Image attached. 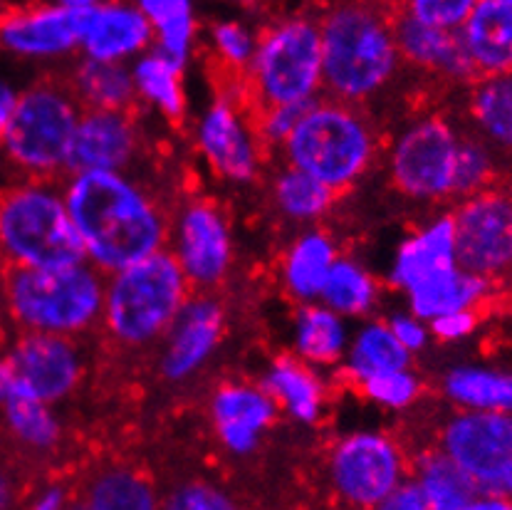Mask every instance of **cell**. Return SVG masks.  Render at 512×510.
<instances>
[{
	"label": "cell",
	"instance_id": "24",
	"mask_svg": "<svg viewBox=\"0 0 512 510\" xmlns=\"http://www.w3.org/2000/svg\"><path fill=\"white\" fill-rule=\"evenodd\" d=\"M443 392L463 411L512 414V372L463 364L453 367L443 379Z\"/></svg>",
	"mask_w": 512,
	"mask_h": 510
},
{
	"label": "cell",
	"instance_id": "44",
	"mask_svg": "<svg viewBox=\"0 0 512 510\" xmlns=\"http://www.w3.org/2000/svg\"><path fill=\"white\" fill-rule=\"evenodd\" d=\"M475 325H478L475 312L461 310V312H448V315H441L436 317V320H431L428 322V332L443 342H458V340H466L468 335H473Z\"/></svg>",
	"mask_w": 512,
	"mask_h": 510
},
{
	"label": "cell",
	"instance_id": "23",
	"mask_svg": "<svg viewBox=\"0 0 512 510\" xmlns=\"http://www.w3.org/2000/svg\"><path fill=\"white\" fill-rule=\"evenodd\" d=\"M394 40L396 50L416 65L446 72L451 77H470L475 72L461 43V35L428 28L409 13L394 28Z\"/></svg>",
	"mask_w": 512,
	"mask_h": 510
},
{
	"label": "cell",
	"instance_id": "21",
	"mask_svg": "<svg viewBox=\"0 0 512 510\" xmlns=\"http://www.w3.org/2000/svg\"><path fill=\"white\" fill-rule=\"evenodd\" d=\"M275 419V402L265 389L223 387L213 399V424L218 439L233 454H250Z\"/></svg>",
	"mask_w": 512,
	"mask_h": 510
},
{
	"label": "cell",
	"instance_id": "33",
	"mask_svg": "<svg viewBox=\"0 0 512 510\" xmlns=\"http://www.w3.org/2000/svg\"><path fill=\"white\" fill-rule=\"evenodd\" d=\"M77 87L82 97L92 104V109H102V112H122L137 95L129 67L117 65V62L87 60V57L77 70Z\"/></svg>",
	"mask_w": 512,
	"mask_h": 510
},
{
	"label": "cell",
	"instance_id": "40",
	"mask_svg": "<svg viewBox=\"0 0 512 510\" xmlns=\"http://www.w3.org/2000/svg\"><path fill=\"white\" fill-rule=\"evenodd\" d=\"M364 394L381 407L406 409L419 397V382L409 369H391L362 379Z\"/></svg>",
	"mask_w": 512,
	"mask_h": 510
},
{
	"label": "cell",
	"instance_id": "6",
	"mask_svg": "<svg viewBox=\"0 0 512 510\" xmlns=\"http://www.w3.org/2000/svg\"><path fill=\"white\" fill-rule=\"evenodd\" d=\"M292 169L322 181L327 189L352 184L374 154L367 124L342 104L312 102L285 142Z\"/></svg>",
	"mask_w": 512,
	"mask_h": 510
},
{
	"label": "cell",
	"instance_id": "3",
	"mask_svg": "<svg viewBox=\"0 0 512 510\" xmlns=\"http://www.w3.org/2000/svg\"><path fill=\"white\" fill-rule=\"evenodd\" d=\"M15 320L38 335L80 332L104 310V288L92 265L57 270L18 268L5 288Z\"/></svg>",
	"mask_w": 512,
	"mask_h": 510
},
{
	"label": "cell",
	"instance_id": "41",
	"mask_svg": "<svg viewBox=\"0 0 512 510\" xmlns=\"http://www.w3.org/2000/svg\"><path fill=\"white\" fill-rule=\"evenodd\" d=\"M470 10H473V0H416L411 3L409 15L433 30L461 33Z\"/></svg>",
	"mask_w": 512,
	"mask_h": 510
},
{
	"label": "cell",
	"instance_id": "32",
	"mask_svg": "<svg viewBox=\"0 0 512 510\" xmlns=\"http://www.w3.org/2000/svg\"><path fill=\"white\" fill-rule=\"evenodd\" d=\"M414 483L428 510H463L475 498L468 478L441 451L423 456Z\"/></svg>",
	"mask_w": 512,
	"mask_h": 510
},
{
	"label": "cell",
	"instance_id": "1",
	"mask_svg": "<svg viewBox=\"0 0 512 510\" xmlns=\"http://www.w3.org/2000/svg\"><path fill=\"white\" fill-rule=\"evenodd\" d=\"M62 199L94 268L119 273L161 253L164 221L124 174H75Z\"/></svg>",
	"mask_w": 512,
	"mask_h": 510
},
{
	"label": "cell",
	"instance_id": "46",
	"mask_svg": "<svg viewBox=\"0 0 512 510\" xmlns=\"http://www.w3.org/2000/svg\"><path fill=\"white\" fill-rule=\"evenodd\" d=\"M389 330L394 332L396 342H399L401 347H404L406 352H419L426 347L428 337H431V332H428V325L419 317L414 315H396L394 320L389 322Z\"/></svg>",
	"mask_w": 512,
	"mask_h": 510
},
{
	"label": "cell",
	"instance_id": "30",
	"mask_svg": "<svg viewBox=\"0 0 512 510\" xmlns=\"http://www.w3.org/2000/svg\"><path fill=\"white\" fill-rule=\"evenodd\" d=\"M409 352L396 342L394 332L384 322H372L362 327L352 345L347 347L349 372L362 382L379 372H391V369H409Z\"/></svg>",
	"mask_w": 512,
	"mask_h": 510
},
{
	"label": "cell",
	"instance_id": "5",
	"mask_svg": "<svg viewBox=\"0 0 512 510\" xmlns=\"http://www.w3.org/2000/svg\"><path fill=\"white\" fill-rule=\"evenodd\" d=\"M0 248L18 268L57 270L87 260L65 199L45 186H23L3 196Z\"/></svg>",
	"mask_w": 512,
	"mask_h": 510
},
{
	"label": "cell",
	"instance_id": "4",
	"mask_svg": "<svg viewBox=\"0 0 512 510\" xmlns=\"http://www.w3.org/2000/svg\"><path fill=\"white\" fill-rule=\"evenodd\" d=\"M186 283L174 255L164 251L114 273L104 290L112 335L127 345H144L171 330L186 305Z\"/></svg>",
	"mask_w": 512,
	"mask_h": 510
},
{
	"label": "cell",
	"instance_id": "27",
	"mask_svg": "<svg viewBox=\"0 0 512 510\" xmlns=\"http://www.w3.org/2000/svg\"><path fill=\"white\" fill-rule=\"evenodd\" d=\"M265 392L275 404H282L297 421H315L322 411V384L305 364L280 359L265 379Z\"/></svg>",
	"mask_w": 512,
	"mask_h": 510
},
{
	"label": "cell",
	"instance_id": "37",
	"mask_svg": "<svg viewBox=\"0 0 512 510\" xmlns=\"http://www.w3.org/2000/svg\"><path fill=\"white\" fill-rule=\"evenodd\" d=\"M3 411L10 431L23 444L33 446V449H50L60 439V424H57L50 404L38 402L33 397H25L20 392H13V397L8 399Z\"/></svg>",
	"mask_w": 512,
	"mask_h": 510
},
{
	"label": "cell",
	"instance_id": "35",
	"mask_svg": "<svg viewBox=\"0 0 512 510\" xmlns=\"http://www.w3.org/2000/svg\"><path fill=\"white\" fill-rule=\"evenodd\" d=\"M85 503L90 510H159V498L151 483L124 468L94 478Z\"/></svg>",
	"mask_w": 512,
	"mask_h": 510
},
{
	"label": "cell",
	"instance_id": "39",
	"mask_svg": "<svg viewBox=\"0 0 512 510\" xmlns=\"http://www.w3.org/2000/svg\"><path fill=\"white\" fill-rule=\"evenodd\" d=\"M493 154L485 144L475 139H461V152H458L456 169V196H475L488 189L493 179Z\"/></svg>",
	"mask_w": 512,
	"mask_h": 510
},
{
	"label": "cell",
	"instance_id": "50",
	"mask_svg": "<svg viewBox=\"0 0 512 510\" xmlns=\"http://www.w3.org/2000/svg\"><path fill=\"white\" fill-rule=\"evenodd\" d=\"M15 392V379H13V369H10L8 359L0 357V407L8 404V399L13 397Z\"/></svg>",
	"mask_w": 512,
	"mask_h": 510
},
{
	"label": "cell",
	"instance_id": "43",
	"mask_svg": "<svg viewBox=\"0 0 512 510\" xmlns=\"http://www.w3.org/2000/svg\"><path fill=\"white\" fill-rule=\"evenodd\" d=\"M213 43L216 50L226 57L233 65H245V62H253L255 57V40L250 35L248 28H243L240 23H221L213 28Z\"/></svg>",
	"mask_w": 512,
	"mask_h": 510
},
{
	"label": "cell",
	"instance_id": "48",
	"mask_svg": "<svg viewBox=\"0 0 512 510\" xmlns=\"http://www.w3.org/2000/svg\"><path fill=\"white\" fill-rule=\"evenodd\" d=\"M18 100H20V95L13 90V85H8V82L0 77V142H3L5 132H8V124H10V119H13L15 107H18Z\"/></svg>",
	"mask_w": 512,
	"mask_h": 510
},
{
	"label": "cell",
	"instance_id": "9",
	"mask_svg": "<svg viewBox=\"0 0 512 510\" xmlns=\"http://www.w3.org/2000/svg\"><path fill=\"white\" fill-rule=\"evenodd\" d=\"M77 122L80 114L70 97L52 87H33L20 95L3 147L23 169H60L70 159Z\"/></svg>",
	"mask_w": 512,
	"mask_h": 510
},
{
	"label": "cell",
	"instance_id": "45",
	"mask_svg": "<svg viewBox=\"0 0 512 510\" xmlns=\"http://www.w3.org/2000/svg\"><path fill=\"white\" fill-rule=\"evenodd\" d=\"M310 104H290V107H270L268 117H265V137L270 142H287L295 127L300 124L302 114L307 112Z\"/></svg>",
	"mask_w": 512,
	"mask_h": 510
},
{
	"label": "cell",
	"instance_id": "13",
	"mask_svg": "<svg viewBox=\"0 0 512 510\" xmlns=\"http://www.w3.org/2000/svg\"><path fill=\"white\" fill-rule=\"evenodd\" d=\"M92 0H67L60 5L8 15L0 23V45L20 57H60L80 48Z\"/></svg>",
	"mask_w": 512,
	"mask_h": 510
},
{
	"label": "cell",
	"instance_id": "29",
	"mask_svg": "<svg viewBox=\"0 0 512 510\" xmlns=\"http://www.w3.org/2000/svg\"><path fill=\"white\" fill-rule=\"evenodd\" d=\"M139 8L154 30L156 52L184 67L193 43L191 3L188 0H144Z\"/></svg>",
	"mask_w": 512,
	"mask_h": 510
},
{
	"label": "cell",
	"instance_id": "38",
	"mask_svg": "<svg viewBox=\"0 0 512 510\" xmlns=\"http://www.w3.org/2000/svg\"><path fill=\"white\" fill-rule=\"evenodd\" d=\"M275 199L285 216L295 221H312L332 204V189L302 171L287 169L275 184Z\"/></svg>",
	"mask_w": 512,
	"mask_h": 510
},
{
	"label": "cell",
	"instance_id": "22",
	"mask_svg": "<svg viewBox=\"0 0 512 510\" xmlns=\"http://www.w3.org/2000/svg\"><path fill=\"white\" fill-rule=\"evenodd\" d=\"M456 268H461L456 255V236H453L451 216H446L401 243L391 265V283L411 293L419 285Z\"/></svg>",
	"mask_w": 512,
	"mask_h": 510
},
{
	"label": "cell",
	"instance_id": "53",
	"mask_svg": "<svg viewBox=\"0 0 512 510\" xmlns=\"http://www.w3.org/2000/svg\"><path fill=\"white\" fill-rule=\"evenodd\" d=\"M65 510H90V508H87V503L82 501V503H67Z\"/></svg>",
	"mask_w": 512,
	"mask_h": 510
},
{
	"label": "cell",
	"instance_id": "20",
	"mask_svg": "<svg viewBox=\"0 0 512 510\" xmlns=\"http://www.w3.org/2000/svg\"><path fill=\"white\" fill-rule=\"evenodd\" d=\"M198 144L213 169L233 181H248L258 169V154L243 119L226 100L216 102L198 124Z\"/></svg>",
	"mask_w": 512,
	"mask_h": 510
},
{
	"label": "cell",
	"instance_id": "8",
	"mask_svg": "<svg viewBox=\"0 0 512 510\" xmlns=\"http://www.w3.org/2000/svg\"><path fill=\"white\" fill-rule=\"evenodd\" d=\"M441 454L475 496L512 498V414L461 411L443 429Z\"/></svg>",
	"mask_w": 512,
	"mask_h": 510
},
{
	"label": "cell",
	"instance_id": "15",
	"mask_svg": "<svg viewBox=\"0 0 512 510\" xmlns=\"http://www.w3.org/2000/svg\"><path fill=\"white\" fill-rule=\"evenodd\" d=\"M186 280L213 285L231 265V231L221 213L208 204L188 206L176 228V255Z\"/></svg>",
	"mask_w": 512,
	"mask_h": 510
},
{
	"label": "cell",
	"instance_id": "19",
	"mask_svg": "<svg viewBox=\"0 0 512 510\" xmlns=\"http://www.w3.org/2000/svg\"><path fill=\"white\" fill-rule=\"evenodd\" d=\"M458 35L475 72L485 77L512 75V0L473 3Z\"/></svg>",
	"mask_w": 512,
	"mask_h": 510
},
{
	"label": "cell",
	"instance_id": "25",
	"mask_svg": "<svg viewBox=\"0 0 512 510\" xmlns=\"http://www.w3.org/2000/svg\"><path fill=\"white\" fill-rule=\"evenodd\" d=\"M488 283L475 275L466 273L463 268L451 270V273H443L438 278L428 280V283L414 288L409 295L411 315L419 317L428 325L436 317L448 315V312H461V310H473L475 305L483 300Z\"/></svg>",
	"mask_w": 512,
	"mask_h": 510
},
{
	"label": "cell",
	"instance_id": "2",
	"mask_svg": "<svg viewBox=\"0 0 512 510\" xmlns=\"http://www.w3.org/2000/svg\"><path fill=\"white\" fill-rule=\"evenodd\" d=\"M322 35V82L342 100H362L381 90L396 67L394 30L367 8L334 10Z\"/></svg>",
	"mask_w": 512,
	"mask_h": 510
},
{
	"label": "cell",
	"instance_id": "28",
	"mask_svg": "<svg viewBox=\"0 0 512 510\" xmlns=\"http://www.w3.org/2000/svg\"><path fill=\"white\" fill-rule=\"evenodd\" d=\"M295 347L312 364L337 362L349 347L344 317L334 315L325 305L305 307L297 317Z\"/></svg>",
	"mask_w": 512,
	"mask_h": 510
},
{
	"label": "cell",
	"instance_id": "17",
	"mask_svg": "<svg viewBox=\"0 0 512 510\" xmlns=\"http://www.w3.org/2000/svg\"><path fill=\"white\" fill-rule=\"evenodd\" d=\"M154 30L141 8L134 5H117V3H97L94 5L90 20H87L82 45L87 60L97 62H117L144 55L149 48Z\"/></svg>",
	"mask_w": 512,
	"mask_h": 510
},
{
	"label": "cell",
	"instance_id": "47",
	"mask_svg": "<svg viewBox=\"0 0 512 510\" xmlns=\"http://www.w3.org/2000/svg\"><path fill=\"white\" fill-rule=\"evenodd\" d=\"M374 510H428L419 486L414 481H404L389 498L379 503Z\"/></svg>",
	"mask_w": 512,
	"mask_h": 510
},
{
	"label": "cell",
	"instance_id": "14",
	"mask_svg": "<svg viewBox=\"0 0 512 510\" xmlns=\"http://www.w3.org/2000/svg\"><path fill=\"white\" fill-rule=\"evenodd\" d=\"M13 369L15 392L43 404L65 399L80 379V357L75 345L65 337L30 332L8 357Z\"/></svg>",
	"mask_w": 512,
	"mask_h": 510
},
{
	"label": "cell",
	"instance_id": "10",
	"mask_svg": "<svg viewBox=\"0 0 512 510\" xmlns=\"http://www.w3.org/2000/svg\"><path fill=\"white\" fill-rule=\"evenodd\" d=\"M458 265L475 278H498L512 270V194L485 189L451 216Z\"/></svg>",
	"mask_w": 512,
	"mask_h": 510
},
{
	"label": "cell",
	"instance_id": "36",
	"mask_svg": "<svg viewBox=\"0 0 512 510\" xmlns=\"http://www.w3.org/2000/svg\"><path fill=\"white\" fill-rule=\"evenodd\" d=\"M320 298L322 305L339 317L364 315L374 305L376 285L362 265L337 258Z\"/></svg>",
	"mask_w": 512,
	"mask_h": 510
},
{
	"label": "cell",
	"instance_id": "52",
	"mask_svg": "<svg viewBox=\"0 0 512 510\" xmlns=\"http://www.w3.org/2000/svg\"><path fill=\"white\" fill-rule=\"evenodd\" d=\"M13 501H15V488L13 483H10L8 473L0 468V510L13 508Z\"/></svg>",
	"mask_w": 512,
	"mask_h": 510
},
{
	"label": "cell",
	"instance_id": "49",
	"mask_svg": "<svg viewBox=\"0 0 512 510\" xmlns=\"http://www.w3.org/2000/svg\"><path fill=\"white\" fill-rule=\"evenodd\" d=\"M67 503L70 501H67L65 491L52 486V488H45V491L35 498V503L30 506V510H65Z\"/></svg>",
	"mask_w": 512,
	"mask_h": 510
},
{
	"label": "cell",
	"instance_id": "12",
	"mask_svg": "<svg viewBox=\"0 0 512 510\" xmlns=\"http://www.w3.org/2000/svg\"><path fill=\"white\" fill-rule=\"evenodd\" d=\"M332 483L347 503L374 510L404 483V461L386 436L352 434L334 449Z\"/></svg>",
	"mask_w": 512,
	"mask_h": 510
},
{
	"label": "cell",
	"instance_id": "26",
	"mask_svg": "<svg viewBox=\"0 0 512 510\" xmlns=\"http://www.w3.org/2000/svg\"><path fill=\"white\" fill-rule=\"evenodd\" d=\"M337 263L332 241L322 233H307L290 248L285 260V283L300 300H317Z\"/></svg>",
	"mask_w": 512,
	"mask_h": 510
},
{
	"label": "cell",
	"instance_id": "31",
	"mask_svg": "<svg viewBox=\"0 0 512 510\" xmlns=\"http://www.w3.org/2000/svg\"><path fill=\"white\" fill-rule=\"evenodd\" d=\"M181 70L176 62L164 57L161 52H144L132 67L134 90L144 100L169 117H179L184 109V87H181Z\"/></svg>",
	"mask_w": 512,
	"mask_h": 510
},
{
	"label": "cell",
	"instance_id": "18",
	"mask_svg": "<svg viewBox=\"0 0 512 510\" xmlns=\"http://www.w3.org/2000/svg\"><path fill=\"white\" fill-rule=\"evenodd\" d=\"M223 332V310L213 300H193L179 312L169 330V345L161 372L169 379H186L216 350Z\"/></svg>",
	"mask_w": 512,
	"mask_h": 510
},
{
	"label": "cell",
	"instance_id": "51",
	"mask_svg": "<svg viewBox=\"0 0 512 510\" xmlns=\"http://www.w3.org/2000/svg\"><path fill=\"white\" fill-rule=\"evenodd\" d=\"M463 510H512V498L475 496Z\"/></svg>",
	"mask_w": 512,
	"mask_h": 510
},
{
	"label": "cell",
	"instance_id": "42",
	"mask_svg": "<svg viewBox=\"0 0 512 510\" xmlns=\"http://www.w3.org/2000/svg\"><path fill=\"white\" fill-rule=\"evenodd\" d=\"M159 510H238L231 498L221 491V488L211 486V483L193 481L184 486L174 488L169 496L164 498Z\"/></svg>",
	"mask_w": 512,
	"mask_h": 510
},
{
	"label": "cell",
	"instance_id": "7",
	"mask_svg": "<svg viewBox=\"0 0 512 510\" xmlns=\"http://www.w3.org/2000/svg\"><path fill=\"white\" fill-rule=\"evenodd\" d=\"M253 75L270 107L312 104L322 85V35L310 20H287L255 48Z\"/></svg>",
	"mask_w": 512,
	"mask_h": 510
},
{
	"label": "cell",
	"instance_id": "16",
	"mask_svg": "<svg viewBox=\"0 0 512 510\" xmlns=\"http://www.w3.org/2000/svg\"><path fill=\"white\" fill-rule=\"evenodd\" d=\"M134 154V127L122 112L92 109L80 117L67 169L75 174L112 171L119 174Z\"/></svg>",
	"mask_w": 512,
	"mask_h": 510
},
{
	"label": "cell",
	"instance_id": "11",
	"mask_svg": "<svg viewBox=\"0 0 512 510\" xmlns=\"http://www.w3.org/2000/svg\"><path fill=\"white\" fill-rule=\"evenodd\" d=\"M461 137L443 119H423L406 129L391 152L396 186L414 199H443L456 194Z\"/></svg>",
	"mask_w": 512,
	"mask_h": 510
},
{
	"label": "cell",
	"instance_id": "34",
	"mask_svg": "<svg viewBox=\"0 0 512 510\" xmlns=\"http://www.w3.org/2000/svg\"><path fill=\"white\" fill-rule=\"evenodd\" d=\"M470 112L490 142L512 152V75L485 77L473 92Z\"/></svg>",
	"mask_w": 512,
	"mask_h": 510
}]
</instances>
